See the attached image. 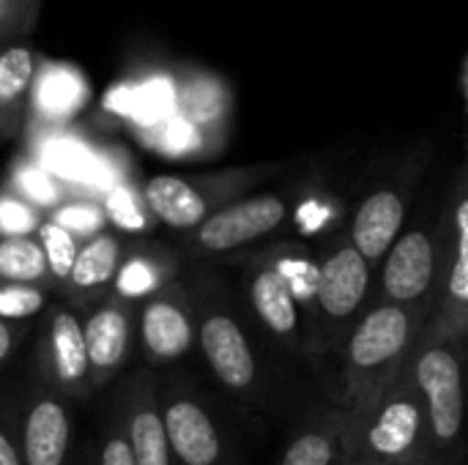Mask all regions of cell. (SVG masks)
<instances>
[{
	"mask_svg": "<svg viewBox=\"0 0 468 465\" xmlns=\"http://www.w3.org/2000/svg\"><path fill=\"white\" fill-rule=\"evenodd\" d=\"M285 217L288 208L277 195H258L206 217L197 227V244L206 252H228L277 230Z\"/></svg>",
	"mask_w": 468,
	"mask_h": 465,
	"instance_id": "obj_1",
	"label": "cell"
},
{
	"mask_svg": "<svg viewBox=\"0 0 468 465\" xmlns=\"http://www.w3.org/2000/svg\"><path fill=\"white\" fill-rule=\"evenodd\" d=\"M417 384L428 397L431 428L439 444H452L463 425L461 362L450 348H433L417 362Z\"/></svg>",
	"mask_w": 468,
	"mask_h": 465,
	"instance_id": "obj_2",
	"label": "cell"
},
{
	"mask_svg": "<svg viewBox=\"0 0 468 465\" xmlns=\"http://www.w3.org/2000/svg\"><path fill=\"white\" fill-rule=\"evenodd\" d=\"M409 337H411V318L403 307L398 304L376 307L370 315L362 318V323L351 337L348 359L354 373L370 375L384 370L406 351Z\"/></svg>",
	"mask_w": 468,
	"mask_h": 465,
	"instance_id": "obj_3",
	"label": "cell"
},
{
	"mask_svg": "<svg viewBox=\"0 0 468 465\" xmlns=\"http://www.w3.org/2000/svg\"><path fill=\"white\" fill-rule=\"evenodd\" d=\"M200 345L214 370V375L233 392H244L255 384V354L241 332V326L225 315L214 312L200 326Z\"/></svg>",
	"mask_w": 468,
	"mask_h": 465,
	"instance_id": "obj_4",
	"label": "cell"
},
{
	"mask_svg": "<svg viewBox=\"0 0 468 465\" xmlns=\"http://www.w3.org/2000/svg\"><path fill=\"white\" fill-rule=\"evenodd\" d=\"M436 269V252L433 241L425 230H411L403 238H398L384 263V293L389 296V304H409L417 301L422 293H428L433 282Z\"/></svg>",
	"mask_w": 468,
	"mask_h": 465,
	"instance_id": "obj_5",
	"label": "cell"
},
{
	"mask_svg": "<svg viewBox=\"0 0 468 465\" xmlns=\"http://www.w3.org/2000/svg\"><path fill=\"white\" fill-rule=\"evenodd\" d=\"M165 439L170 458H178L181 465H217L222 455L219 433L206 408L195 400H173L162 417Z\"/></svg>",
	"mask_w": 468,
	"mask_h": 465,
	"instance_id": "obj_6",
	"label": "cell"
},
{
	"mask_svg": "<svg viewBox=\"0 0 468 465\" xmlns=\"http://www.w3.org/2000/svg\"><path fill=\"white\" fill-rule=\"evenodd\" d=\"M367 285H370L367 260L354 247H343L324 260L315 282V296L329 318H348L365 301Z\"/></svg>",
	"mask_w": 468,
	"mask_h": 465,
	"instance_id": "obj_7",
	"label": "cell"
},
{
	"mask_svg": "<svg viewBox=\"0 0 468 465\" xmlns=\"http://www.w3.org/2000/svg\"><path fill=\"white\" fill-rule=\"evenodd\" d=\"M403 219H406V203L398 192L392 189L373 192L354 214V225H351L354 249L367 263L381 260L389 252V247L398 241Z\"/></svg>",
	"mask_w": 468,
	"mask_h": 465,
	"instance_id": "obj_8",
	"label": "cell"
},
{
	"mask_svg": "<svg viewBox=\"0 0 468 465\" xmlns=\"http://www.w3.org/2000/svg\"><path fill=\"white\" fill-rule=\"evenodd\" d=\"M69 414L66 408L44 397L33 403V408L25 417V433H22V449L25 465H63L69 449Z\"/></svg>",
	"mask_w": 468,
	"mask_h": 465,
	"instance_id": "obj_9",
	"label": "cell"
},
{
	"mask_svg": "<svg viewBox=\"0 0 468 465\" xmlns=\"http://www.w3.org/2000/svg\"><path fill=\"white\" fill-rule=\"evenodd\" d=\"M145 203L151 214L173 230L200 227L208 211L206 197L178 175H154L145 184Z\"/></svg>",
	"mask_w": 468,
	"mask_h": 465,
	"instance_id": "obj_10",
	"label": "cell"
},
{
	"mask_svg": "<svg viewBox=\"0 0 468 465\" xmlns=\"http://www.w3.org/2000/svg\"><path fill=\"white\" fill-rule=\"evenodd\" d=\"M82 340L88 367H93L96 373H112L126 359L129 348V318L123 307L107 304L96 310L82 326Z\"/></svg>",
	"mask_w": 468,
	"mask_h": 465,
	"instance_id": "obj_11",
	"label": "cell"
},
{
	"mask_svg": "<svg viewBox=\"0 0 468 465\" xmlns=\"http://www.w3.org/2000/svg\"><path fill=\"white\" fill-rule=\"evenodd\" d=\"M143 343L156 359H178L192 345V323L184 307L170 299H154L143 310Z\"/></svg>",
	"mask_w": 468,
	"mask_h": 465,
	"instance_id": "obj_12",
	"label": "cell"
},
{
	"mask_svg": "<svg viewBox=\"0 0 468 465\" xmlns=\"http://www.w3.org/2000/svg\"><path fill=\"white\" fill-rule=\"evenodd\" d=\"M420 425H422V414L414 400H392L373 419L367 444L376 458L384 460L403 458L417 444Z\"/></svg>",
	"mask_w": 468,
	"mask_h": 465,
	"instance_id": "obj_13",
	"label": "cell"
},
{
	"mask_svg": "<svg viewBox=\"0 0 468 465\" xmlns=\"http://www.w3.org/2000/svg\"><path fill=\"white\" fill-rule=\"evenodd\" d=\"M250 299L258 318L280 337H293L299 329V307L291 282L277 269H263L250 282Z\"/></svg>",
	"mask_w": 468,
	"mask_h": 465,
	"instance_id": "obj_14",
	"label": "cell"
},
{
	"mask_svg": "<svg viewBox=\"0 0 468 465\" xmlns=\"http://www.w3.org/2000/svg\"><path fill=\"white\" fill-rule=\"evenodd\" d=\"M49 348V365L55 375L74 386L88 375V356H85V340H82V323L71 312H55L49 321L47 334Z\"/></svg>",
	"mask_w": 468,
	"mask_h": 465,
	"instance_id": "obj_15",
	"label": "cell"
},
{
	"mask_svg": "<svg viewBox=\"0 0 468 465\" xmlns=\"http://www.w3.org/2000/svg\"><path fill=\"white\" fill-rule=\"evenodd\" d=\"M36 77V55L27 44H8L0 52V121H14Z\"/></svg>",
	"mask_w": 468,
	"mask_h": 465,
	"instance_id": "obj_16",
	"label": "cell"
},
{
	"mask_svg": "<svg viewBox=\"0 0 468 465\" xmlns=\"http://www.w3.org/2000/svg\"><path fill=\"white\" fill-rule=\"evenodd\" d=\"M121 263V244L115 236L110 233H99L93 236L85 247L77 249V258L71 263L69 271V282L74 288H99L104 282H110L118 271Z\"/></svg>",
	"mask_w": 468,
	"mask_h": 465,
	"instance_id": "obj_17",
	"label": "cell"
},
{
	"mask_svg": "<svg viewBox=\"0 0 468 465\" xmlns=\"http://www.w3.org/2000/svg\"><path fill=\"white\" fill-rule=\"evenodd\" d=\"M129 447L134 465H170V449L162 428V417L148 406L137 403L129 419Z\"/></svg>",
	"mask_w": 468,
	"mask_h": 465,
	"instance_id": "obj_18",
	"label": "cell"
},
{
	"mask_svg": "<svg viewBox=\"0 0 468 465\" xmlns=\"http://www.w3.org/2000/svg\"><path fill=\"white\" fill-rule=\"evenodd\" d=\"M47 274L41 247L27 236H8L0 244V277L8 285H30Z\"/></svg>",
	"mask_w": 468,
	"mask_h": 465,
	"instance_id": "obj_19",
	"label": "cell"
},
{
	"mask_svg": "<svg viewBox=\"0 0 468 465\" xmlns=\"http://www.w3.org/2000/svg\"><path fill=\"white\" fill-rule=\"evenodd\" d=\"M41 241V252H44V263H47V271H52L58 280H69V271H71V263L77 258V238L71 236L69 227L58 225V222H47L41 225L38 230Z\"/></svg>",
	"mask_w": 468,
	"mask_h": 465,
	"instance_id": "obj_20",
	"label": "cell"
},
{
	"mask_svg": "<svg viewBox=\"0 0 468 465\" xmlns=\"http://www.w3.org/2000/svg\"><path fill=\"white\" fill-rule=\"evenodd\" d=\"M282 465H335L332 439L324 433H304L299 436L282 455Z\"/></svg>",
	"mask_w": 468,
	"mask_h": 465,
	"instance_id": "obj_21",
	"label": "cell"
},
{
	"mask_svg": "<svg viewBox=\"0 0 468 465\" xmlns=\"http://www.w3.org/2000/svg\"><path fill=\"white\" fill-rule=\"evenodd\" d=\"M455 230H458V247H455V266L450 274V293L458 304H466L468 299V200L458 203L455 211Z\"/></svg>",
	"mask_w": 468,
	"mask_h": 465,
	"instance_id": "obj_22",
	"label": "cell"
},
{
	"mask_svg": "<svg viewBox=\"0 0 468 465\" xmlns=\"http://www.w3.org/2000/svg\"><path fill=\"white\" fill-rule=\"evenodd\" d=\"M44 310V293L30 285H3L0 288V321L3 318H30Z\"/></svg>",
	"mask_w": 468,
	"mask_h": 465,
	"instance_id": "obj_23",
	"label": "cell"
},
{
	"mask_svg": "<svg viewBox=\"0 0 468 465\" xmlns=\"http://www.w3.org/2000/svg\"><path fill=\"white\" fill-rule=\"evenodd\" d=\"M107 214H110V219H112L115 225H121V227H126V230H140V227L145 225V217L140 214V208H137L132 192L123 189V186L112 189V195H110V200H107Z\"/></svg>",
	"mask_w": 468,
	"mask_h": 465,
	"instance_id": "obj_24",
	"label": "cell"
},
{
	"mask_svg": "<svg viewBox=\"0 0 468 465\" xmlns=\"http://www.w3.org/2000/svg\"><path fill=\"white\" fill-rule=\"evenodd\" d=\"M101 465H134L132 458V447L126 436H110L104 449H101Z\"/></svg>",
	"mask_w": 468,
	"mask_h": 465,
	"instance_id": "obj_25",
	"label": "cell"
},
{
	"mask_svg": "<svg viewBox=\"0 0 468 465\" xmlns=\"http://www.w3.org/2000/svg\"><path fill=\"white\" fill-rule=\"evenodd\" d=\"M0 225L8 230V233H22L30 227V214L25 208H19L14 200H3L0 203Z\"/></svg>",
	"mask_w": 468,
	"mask_h": 465,
	"instance_id": "obj_26",
	"label": "cell"
},
{
	"mask_svg": "<svg viewBox=\"0 0 468 465\" xmlns=\"http://www.w3.org/2000/svg\"><path fill=\"white\" fill-rule=\"evenodd\" d=\"M0 465H22L14 444L8 441V436L3 430H0Z\"/></svg>",
	"mask_w": 468,
	"mask_h": 465,
	"instance_id": "obj_27",
	"label": "cell"
},
{
	"mask_svg": "<svg viewBox=\"0 0 468 465\" xmlns=\"http://www.w3.org/2000/svg\"><path fill=\"white\" fill-rule=\"evenodd\" d=\"M16 5H19V0H0V30L14 19V14H16Z\"/></svg>",
	"mask_w": 468,
	"mask_h": 465,
	"instance_id": "obj_28",
	"label": "cell"
},
{
	"mask_svg": "<svg viewBox=\"0 0 468 465\" xmlns=\"http://www.w3.org/2000/svg\"><path fill=\"white\" fill-rule=\"evenodd\" d=\"M11 348H14V337H11V329L0 321V362L11 354Z\"/></svg>",
	"mask_w": 468,
	"mask_h": 465,
	"instance_id": "obj_29",
	"label": "cell"
}]
</instances>
